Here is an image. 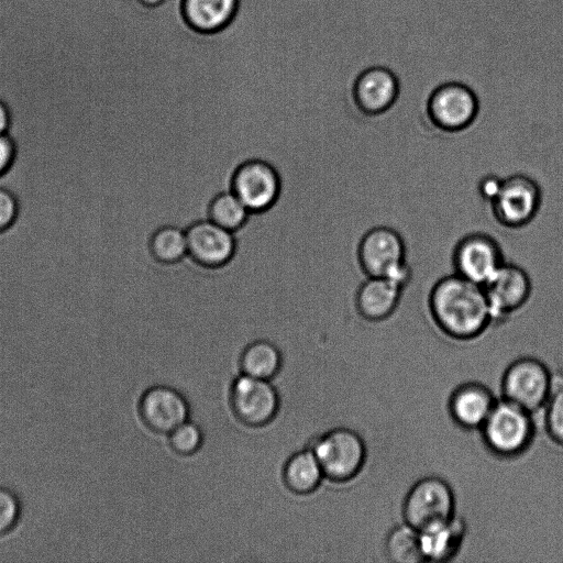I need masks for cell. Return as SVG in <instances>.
<instances>
[{
	"label": "cell",
	"mask_w": 563,
	"mask_h": 563,
	"mask_svg": "<svg viewBox=\"0 0 563 563\" xmlns=\"http://www.w3.org/2000/svg\"><path fill=\"white\" fill-rule=\"evenodd\" d=\"M428 310L437 328L457 341L474 340L493 324L483 286L454 273L433 284L428 295Z\"/></svg>",
	"instance_id": "cell-1"
},
{
	"label": "cell",
	"mask_w": 563,
	"mask_h": 563,
	"mask_svg": "<svg viewBox=\"0 0 563 563\" xmlns=\"http://www.w3.org/2000/svg\"><path fill=\"white\" fill-rule=\"evenodd\" d=\"M236 3L238 0H184V13L195 29L212 32L232 19Z\"/></svg>",
	"instance_id": "cell-19"
},
{
	"label": "cell",
	"mask_w": 563,
	"mask_h": 563,
	"mask_svg": "<svg viewBox=\"0 0 563 563\" xmlns=\"http://www.w3.org/2000/svg\"><path fill=\"white\" fill-rule=\"evenodd\" d=\"M19 214V203L15 196L0 187V233L13 225Z\"/></svg>",
	"instance_id": "cell-28"
},
{
	"label": "cell",
	"mask_w": 563,
	"mask_h": 563,
	"mask_svg": "<svg viewBox=\"0 0 563 563\" xmlns=\"http://www.w3.org/2000/svg\"><path fill=\"white\" fill-rule=\"evenodd\" d=\"M479 103L475 92L461 82H445L429 96L426 112L429 121L440 131L459 133L476 120Z\"/></svg>",
	"instance_id": "cell-8"
},
{
	"label": "cell",
	"mask_w": 563,
	"mask_h": 563,
	"mask_svg": "<svg viewBox=\"0 0 563 563\" xmlns=\"http://www.w3.org/2000/svg\"><path fill=\"white\" fill-rule=\"evenodd\" d=\"M384 550L387 560L394 563L424 562L419 531L404 521L388 532Z\"/></svg>",
	"instance_id": "cell-22"
},
{
	"label": "cell",
	"mask_w": 563,
	"mask_h": 563,
	"mask_svg": "<svg viewBox=\"0 0 563 563\" xmlns=\"http://www.w3.org/2000/svg\"><path fill=\"white\" fill-rule=\"evenodd\" d=\"M498 398L479 382L457 385L449 396L448 411L455 424L464 430H479Z\"/></svg>",
	"instance_id": "cell-16"
},
{
	"label": "cell",
	"mask_w": 563,
	"mask_h": 563,
	"mask_svg": "<svg viewBox=\"0 0 563 563\" xmlns=\"http://www.w3.org/2000/svg\"><path fill=\"white\" fill-rule=\"evenodd\" d=\"M325 477L344 483L363 470L367 449L363 438L349 428H335L320 435L311 445Z\"/></svg>",
	"instance_id": "cell-4"
},
{
	"label": "cell",
	"mask_w": 563,
	"mask_h": 563,
	"mask_svg": "<svg viewBox=\"0 0 563 563\" xmlns=\"http://www.w3.org/2000/svg\"><path fill=\"white\" fill-rule=\"evenodd\" d=\"M143 3L147 4V5H157L158 3H161L163 0H141Z\"/></svg>",
	"instance_id": "cell-32"
},
{
	"label": "cell",
	"mask_w": 563,
	"mask_h": 563,
	"mask_svg": "<svg viewBox=\"0 0 563 563\" xmlns=\"http://www.w3.org/2000/svg\"><path fill=\"white\" fill-rule=\"evenodd\" d=\"M554 377L547 364L533 356H521L504 371L501 398L536 412L542 409L551 394Z\"/></svg>",
	"instance_id": "cell-5"
},
{
	"label": "cell",
	"mask_w": 563,
	"mask_h": 563,
	"mask_svg": "<svg viewBox=\"0 0 563 563\" xmlns=\"http://www.w3.org/2000/svg\"><path fill=\"white\" fill-rule=\"evenodd\" d=\"M478 431L484 445L493 455L515 459L531 446L537 427L533 412L499 398Z\"/></svg>",
	"instance_id": "cell-2"
},
{
	"label": "cell",
	"mask_w": 563,
	"mask_h": 563,
	"mask_svg": "<svg viewBox=\"0 0 563 563\" xmlns=\"http://www.w3.org/2000/svg\"><path fill=\"white\" fill-rule=\"evenodd\" d=\"M169 440L178 453L191 454L201 446L202 432L196 423L186 420L169 433Z\"/></svg>",
	"instance_id": "cell-26"
},
{
	"label": "cell",
	"mask_w": 563,
	"mask_h": 563,
	"mask_svg": "<svg viewBox=\"0 0 563 563\" xmlns=\"http://www.w3.org/2000/svg\"><path fill=\"white\" fill-rule=\"evenodd\" d=\"M323 476L320 463L311 449L295 453L284 466L286 485L298 494L313 492Z\"/></svg>",
	"instance_id": "cell-20"
},
{
	"label": "cell",
	"mask_w": 563,
	"mask_h": 563,
	"mask_svg": "<svg viewBox=\"0 0 563 563\" xmlns=\"http://www.w3.org/2000/svg\"><path fill=\"white\" fill-rule=\"evenodd\" d=\"M282 356L277 346L265 339L250 343L242 354L243 373L256 378L269 379L280 368Z\"/></svg>",
	"instance_id": "cell-21"
},
{
	"label": "cell",
	"mask_w": 563,
	"mask_h": 563,
	"mask_svg": "<svg viewBox=\"0 0 563 563\" xmlns=\"http://www.w3.org/2000/svg\"><path fill=\"white\" fill-rule=\"evenodd\" d=\"M188 255L201 265L218 267L228 263L235 250L233 232L211 220L194 223L186 230Z\"/></svg>",
	"instance_id": "cell-15"
},
{
	"label": "cell",
	"mask_w": 563,
	"mask_h": 563,
	"mask_svg": "<svg viewBox=\"0 0 563 563\" xmlns=\"http://www.w3.org/2000/svg\"><path fill=\"white\" fill-rule=\"evenodd\" d=\"M483 288L495 324L504 322L528 302L532 292V282L525 268L505 262Z\"/></svg>",
	"instance_id": "cell-10"
},
{
	"label": "cell",
	"mask_w": 563,
	"mask_h": 563,
	"mask_svg": "<svg viewBox=\"0 0 563 563\" xmlns=\"http://www.w3.org/2000/svg\"><path fill=\"white\" fill-rule=\"evenodd\" d=\"M500 243L489 233L470 232L457 240L451 254L453 273L484 286L505 263Z\"/></svg>",
	"instance_id": "cell-9"
},
{
	"label": "cell",
	"mask_w": 563,
	"mask_h": 563,
	"mask_svg": "<svg viewBox=\"0 0 563 563\" xmlns=\"http://www.w3.org/2000/svg\"><path fill=\"white\" fill-rule=\"evenodd\" d=\"M232 191L250 212L269 209L278 199L280 179L268 163L253 159L242 164L232 180Z\"/></svg>",
	"instance_id": "cell-11"
},
{
	"label": "cell",
	"mask_w": 563,
	"mask_h": 563,
	"mask_svg": "<svg viewBox=\"0 0 563 563\" xmlns=\"http://www.w3.org/2000/svg\"><path fill=\"white\" fill-rule=\"evenodd\" d=\"M355 258L364 277H388L405 287L411 279L405 240L391 227L366 230L357 240Z\"/></svg>",
	"instance_id": "cell-3"
},
{
	"label": "cell",
	"mask_w": 563,
	"mask_h": 563,
	"mask_svg": "<svg viewBox=\"0 0 563 563\" xmlns=\"http://www.w3.org/2000/svg\"><path fill=\"white\" fill-rule=\"evenodd\" d=\"M234 412L246 424L258 427L269 422L278 410V396L268 379L243 373L232 384Z\"/></svg>",
	"instance_id": "cell-12"
},
{
	"label": "cell",
	"mask_w": 563,
	"mask_h": 563,
	"mask_svg": "<svg viewBox=\"0 0 563 563\" xmlns=\"http://www.w3.org/2000/svg\"><path fill=\"white\" fill-rule=\"evenodd\" d=\"M154 257L162 263H175L188 254L186 231L173 225L159 228L151 241Z\"/></svg>",
	"instance_id": "cell-24"
},
{
	"label": "cell",
	"mask_w": 563,
	"mask_h": 563,
	"mask_svg": "<svg viewBox=\"0 0 563 563\" xmlns=\"http://www.w3.org/2000/svg\"><path fill=\"white\" fill-rule=\"evenodd\" d=\"M541 203L539 183L527 174H512L501 179L488 205L497 223L507 229H521L538 216Z\"/></svg>",
	"instance_id": "cell-6"
},
{
	"label": "cell",
	"mask_w": 563,
	"mask_h": 563,
	"mask_svg": "<svg viewBox=\"0 0 563 563\" xmlns=\"http://www.w3.org/2000/svg\"><path fill=\"white\" fill-rule=\"evenodd\" d=\"M15 155V146L8 134H0V176L11 167Z\"/></svg>",
	"instance_id": "cell-29"
},
{
	"label": "cell",
	"mask_w": 563,
	"mask_h": 563,
	"mask_svg": "<svg viewBox=\"0 0 563 563\" xmlns=\"http://www.w3.org/2000/svg\"><path fill=\"white\" fill-rule=\"evenodd\" d=\"M143 421L154 431L170 433L188 418V405L176 389L155 386L147 389L140 401Z\"/></svg>",
	"instance_id": "cell-17"
},
{
	"label": "cell",
	"mask_w": 563,
	"mask_h": 563,
	"mask_svg": "<svg viewBox=\"0 0 563 563\" xmlns=\"http://www.w3.org/2000/svg\"><path fill=\"white\" fill-rule=\"evenodd\" d=\"M418 531L424 562H448L461 550L467 527L465 520L455 515Z\"/></svg>",
	"instance_id": "cell-18"
},
{
	"label": "cell",
	"mask_w": 563,
	"mask_h": 563,
	"mask_svg": "<svg viewBox=\"0 0 563 563\" xmlns=\"http://www.w3.org/2000/svg\"><path fill=\"white\" fill-rule=\"evenodd\" d=\"M399 95V82L388 68L374 66L362 69L352 85V99L358 113L376 117L387 112Z\"/></svg>",
	"instance_id": "cell-13"
},
{
	"label": "cell",
	"mask_w": 563,
	"mask_h": 563,
	"mask_svg": "<svg viewBox=\"0 0 563 563\" xmlns=\"http://www.w3.org/2000/svg\"><path fill=\"white\" fill-rule=\"evenodd\" d=\"M249 214V209L232 190L218 195L209 208V220L231 232L240 229Z\"/></svg>",
	"instance_id": "cell-23"
},
{
	"label": "cell",
	"mask_w": 563,
	"mask_h": 563,
	"mask_svg": "<svg viewBox=\"0 0 563 563\" xmlns=\"http://www.w3.org/2000/svg\"><path fill=\"white\" fill-rule=\"evenodd\" d=\"M452 486L442 477L426 476L407 492L401 506L402 521L420 530L456 515Z\"/></svg>",
	"instance_id": "cell-7"
},
{
	"label": "cell",
	"mask_w": 563,
	"mask_h": 563,
	"mask_svg": "<svg viewBox=\"0 0 563 563\" xmlns=\"http://www.w3.org/2000/svg\"><path fill=\"white\" fill-rule=\"evenodd\" d=\"M543 426L548 437L563 446V382L554 378L551 394L543 407Z\"/></svg>",
	"instance_id": "cell-25"
},
{
	"label": "cell",
	"mask_w": 563,
	"mask_h": 563,
	"mask_svg": "<svg viewBox=\"0 0 563 563\" xmlns=\"http://www.w3.org/2000/svg\"><path fill=\"white\" fill-rule=\"evenodd\" d=\"M21 505L13 492L0 487V537L10 532L18 523Z\"/></svg>",
	"instance_id": "cell-27"
},
{
	"label": "cell",
	"mask_w": 563,
	"mask_h": 563,
	"mask_svg": "<svg viewBox=\"0 0 563 563\" xmlns=\"http://www.w3.org/2000/svg\"><path fill=\"white\" fill-rule=\"evenodd\" d=\"M10 126V113L7 106L0 100V134H5Z\"/></svg>",
	"instance_id": "cell-31"
},
{
	"label": "cell",
	"mask_w": 563,
	"mask_h": 563,
	"mask_svg": "<svg viewBox=\"0 0 563 563\" xmlns=\"http://www.w3.org/2000/svg\"><path fill=\"white\" fill-rule=\"evenodd\" d=\"M501 179L503 178L497 177L496 175L484 176L477 185L478 194L482 199L489 203L498 191Z\"/></svg>",
	"instance_id": "cell-30"
},
{
	"label": "cell",
	"mask_w": 563,
	"mask_h": 563,
	"mask_svg": "<svg viewBox=\"0 0 563 563\" xmlns=\"http://www.w3.org/2000/svg\"><path fill=\"white\" fill-rule=\"evenodd\" d=\"M405 286L388 277H364L354 291L355 312L368 322H380L397 310Z\"/></svg>",
	"instance_id": "cell-14"
}]
</instances>
